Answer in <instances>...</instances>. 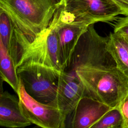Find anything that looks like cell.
<instances>
[{
  "label": "cell",
  "instance_id": "cell-12",
  "mask_svg": "<svg viewBox=\"0 0 128 128\" xmlns=\"http://www.w3.org/2000/svg\"><path fill=\"white\" fill-rule=\"evenodd\" d=\"M14 23L6 12L0 8V40L14 58L16 66L18 48Z\"/></svg>",
  "mask_w": 128,
  "mask_h": 128
},
{
  "label": "cell",
  "instance_id": "cell-2",
  "mask_svg": "<svg viewBox=\"0 0 128 128\" xmlns=\"http://www.w3.org/2000/svg\"><path fill=\"white\" fill-rule=\"evenodd\" d=\"M0 8L14 23L20 50L44 33L58 7L54 0H0Z\"/></svg>",
  "mask_w": 128,
  "mask_h": 128
},
{
  "label": "cell",
  "instance_id": "cell-8",
  "mask_svg": "<svg viewBox=\"0 0 128 128\" xmlns=\"http://www.w3.org/2000/svg\"><path fill=\"white\" fill-rule=\"evenodd\" d=\"M85 96L84 88L78 78L62 70L60 72L56 98L48 104L58 108L67 118L80 100Z\"/></svg>",
  "mask_w": 128,
  "mask_h": 128
},
{
  "label": "cell",
  "instance_id": "cell-4",
  "mask_svg": "<svg viewBox=\"0 0 128 128\" xmlns=\"http://www.w3.org/2000/svg\"><path fill=\"white\" fill-rule=\"evenodd\" d=\"M56 33L60 58L63 68L72 56L81 36L91 24V21L76 18L66 12L64 6H59L52 20Z\"/></svg>",
  "mask_w": 128,
  "mask_h": 128
},
{
  "label": "cell",
  "instance_id": "cell-13",
  "mask_svg": "<svg viewBox=\"0 0 128 128\" xmlns=\"http://www.w3.org/2000/svg\"><path fill=\"white\" fill-rule=\"evenodd\" d=\"M0 78L7 82L18 94L20 86V78L17 74L15 62L0 40Z\"/></svg>",
  "mask_w": 128,
  "mask_h": 128
},
{
  "label": "cell",
  "instance_id": "cell-5",
  "mask_svg": "<svg viewBox=\"0 0 128 128\" xmlns=\"http://www.w3.org/2000/svg\"><path fill=\"white\" fill-rule=\"evenodd\" d=\"M17 94L22 112L32 124L43 128L66 127V117L62 112L50 104L40 102L31 96L20 79Z\"/></svg>",
  "mask_w": 128,
  "mask_h": 128
},
{
  "label": "cell",
  "instance_id": "cell-9",
  "mask_svg": "<svg viewBox=\"0 0 128 128\" xmlns=\"http://www.w3.org/2000/svg\"><path fill=\"white\" fill-rule=\"evenodd\" d=\"M111 108H112L99 100L84 96L70 114L71 118L68 127L92 128Z\"/></svg>",
  "mask_w": 128,
  "mask_h": 128
},
{
  "label": "cell",
  "instance_id": "cell-16",
  "mask_svg": "<svg viewBox=\"0 0 128 128\" xmlns=\"http://www.w3.org/2000/svg\"><path fill=\"white\" fill-rule=\"evenodd\" d=\"M122 118V128H128V94L117 107Z\"/></svg>",
  "mask_w": 128,
  "mask_h": 128
},
{
  "label": "cell",
  "instance_id": "cell-6",
  "mask_svg": "<svg viewBox=\"0 0 128 128\" xmlns=\"http://www.w3.org/2000/svg\"><path fill=\"white\" fill-rule=\"evenodd\" d=\"M24 60L40 62L60 71L63 69L58 37L52 22L40 37L22 48L18 62Z\"/></svg>",
  "mask_w": 128,
  "mask_h": 128
},
{
  "label": "cell",
  "instance_id": "cell-11",
  "mask_svg": "<svg viewBox=\"0 0 128 128\" xmlns=\"http://www.w3.org/2000/svg\"><path fill=\"white\" fill-rule=\"evenodd\" d=\"M107 48L116 67L128 76V40L122 34L113 32L108 36Z\"/></svg>",
  "mask_w": 128,
  "mask_h": 128
},
{
  "label": "cell",
  "instance_id": "cell-10",
  "mask_svg": "<svg viewBox=\"0 0 128 128\" xmlns=\"http://www.w3.org/2000/svg\"><path fill=\"white\" fill-rule=\"evenodd\" d=\"M32 123L23 114L18 98L2 91L1 80L0 94V126L10 128H25Z\"/></svg>",
  "mask_w": 128,
  "mask_h": 128
},
{
  "label": "cell",
  "instance_id": "cell-18",
  "mask_svg": "<svg viewBox=\"0 0 128 128\" xmlns=\"http://www.w3.org/2000/svg\"><path fill=\"white\" fill-rule=\"evenodd\" d=\"M54 1L56 5L58 7H59L64 4L66 0H54Z\"/></svg>",
  "mask_w": 128,
  "mask_h": 128
},
{
  "label": "cell",
  "instance_id": "cell-14",
  "mask_svg": "<svg viewBox=\"0 0 128 128\" xmlns=\"http://www.w3.org/2000/svg\"><path fill=\"white\" fill-rule=\"evenodd\" d=\"M122 118L118 108H112L92 128H122Z\"/></svg>",
  "mask_w": 128,
  "mask_h": 128
},
{
  "label": "cell",
  "instance_id": "cell-17",
  "mask_svg": "<svg viewBox=\"0 0 128 128\" xmlns=\"http://www.w3.org/2000/svg\"><path fill=\"white\" fill-rule=\"evenodd\" d=\"M120 8L122 15L128 16V0H112Z\"/></svg>",
  "mask_w": 128,
  "mask_h": 128
},
{
  "label": "cell",
  "instance_id": "cell-3",
  "mask_svg": "<svg viewBox=\"0 0 128 128\" xmlns=\"http://www.w3.org/2000/svg\"><path fill=\"white\" fill-rule=\"evenodd\" d=\"M16 68L19 78L31 96L44 104L55 100L60 71L32 60L20 61Z\"/></svg>",
  "mask_w": 128,
  "mask_h": 128
},
{
  "label": "cell",
  "instance_id": "cell-15",
  "mask_svg": "<svg viewBox=\"0 0 128 128\" xmlns=\"http://www.w3.org/2000/svg\"><path fill=\"white\" fill-rule=\"evenodd\" d=\"M114 25V32H120L128 36V16L116 18Z\"/></svg>",
  "mask_w": 128,
  "mask_h": 128
},
{
  "label": "cell",
  "instance_id": "cell-19",
  "mask_svg": "<svg viewBox=\"0 0 128 128\" xmlns=\"http://www.w3.org/2000/svg\"><path fill=\"white\" fill-rule=\"evenodd\" d=\"M126 36V38H127V40H128V36Z\"/></svg>",
  "mask_w": 128,
  "mask_h": 128
},
{
  "label": "cell",
  "instance_id": "cell-7",
  "mask_svg": "<svg viewBox=\"0 0 128 128\" xmlns=\"http://www.w3.org/2000/svg\"><path fill=\"white\" fill-rule=\"evenodd\" d=\"M64 10L76 18L98 22H109L122 14V10L112 0H66Z\"/></svg>",
  "mask_w": 128,
  "mask_h": 128
},
{
  "label": "cell",
  "instance_id": "cell-1",
  "mask_svg": "<svg viewBox=\"0 0 128 128\" xmlns=\"http://www.w3.org/2000/svg\"><path fill=\"white\" fill-rule=\"evenodd\" d=\"M108 36H100L91 24L62 69L78 78L84 88L85 96L102 102L106 88L118 69L108 50Z\"/></svg>",
  "mask_w": 128,
  "mask_h": 128
}]
</instances>
